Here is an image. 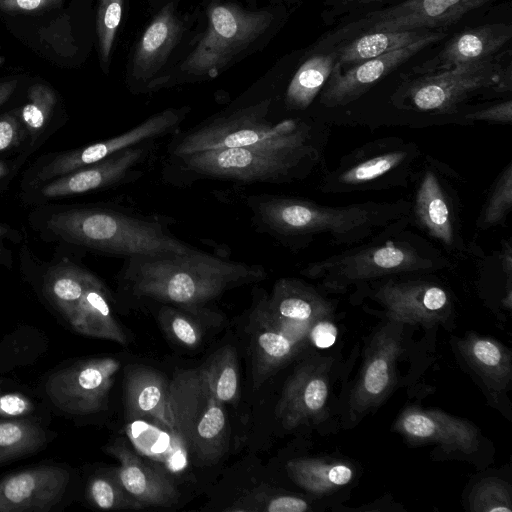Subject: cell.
I'll list each match as a JSON object with an SVG mask.
<instances>
[{"mask_svg":"<svg viewBox=\"0 0 512 512\" xmlns=\"http://www.w3.org/2000/svg\"><path fill=\"white\" fill-rule=\"evenodd\" d=\"M246 203L259 233L269 234L293 249L307 247L320 236L329 244L356 246L411 223V202L404 199L332 207L300 198L259 194L250 195Z\"/></svg>","mask_w":512,"mask_h":512,"instance_id":"6da1fadb","label":"cell"},{"mask_svg":"<svg viewBox=\"0 0 512 512\" xmlns=\"http://www.w3.org/2000/svg\"><path fill=\"white\" fill-rule=\"evenodd\" d=\"M266 277L261 265L191 248L126 258L118 278L122 290L134 299H149L193 311L228 290Z\"/></svg>","mask_w":512,"mask_h":512,"instance_id":"7a4b0ae2","label":"cell"},{"mask_svg":"<svg viewBox=\"0 0 512 512\" xmlns=\"http://www.w3.org/2000/svg\"><path fill=\"white\" fill-rule=\"evenodd\" d=\"M31 225L47 240L129 258L193 248L168 228L165 217L143 216L102 207H44L35 210Z\"/></svg>","mask_w":512,"mask_h":512,"instance_id":"3957f363","label":"cell"},{"mask_svg":"<svg viewBox=\"0 0 512 512\" xmlns=\"http://www.w3.org/2000/svg\"><path fill=\"white\" fill-rule=\"evenodd\" d=\"M322 144L221 148L167 156L163 178L176 186L199 180L236 183H290L306 178L320 164Z\"/></svg>","mask_w":512,"mask_h":512,"instance_id":"277c9868","label":"cell"},{"mask_svg":"<svg viewBox=\"0 0 512 512\" xmlns=\"http://www.w3.org/2000/svg\"><path fill=\"white\" fill-rule=\"evenodd\" d=\"M400 228L339 254L306 265L301 274L341 292L401 274L428 273L451 266L450 259L421 236Z\"/></svg>","mask_w":512,"mask_h":512,"instance_id":"5b68a950","label":"cell"},{"mask_svg":"<svg viewBox=\"0 0 512 512\" xmlns=\"http://www.w3.org/2000/svg\"><path fill=\"white\" fill-rule=\"evenodd\" d=\"M272 98L214 115L187 130L172 134L167 156L195 152L261 145H324L323 132L315 123L302 117L276 119Z\"/></svg>","mask_w":512,"mask_h":512,"instance_id":"8992f818","label":"cell"},{"mask_svg":"<svg viewBox=\"0 0 512 512\" xmlns=\"http://www.w3.org/2000/svg\"><path fill=\"white\" fill-rule=\"evenodd\" d=\"M509 55V54H508ZM505 53L449 70L404 77L392 100L400 108L431 114H452L466 101L485 93L512 88L511 62Z\"/></svg>","mask_w":512,"mask_h":512,"instance_id":"52a82bcc","label":"cell"},{"mask_svg":"<svg viewBox=\"0 0 512 512\" xmlns=\"http://www.w3.org/2000/svg\"><path fill=\"white\" fill-rule=\"evenodd\" d=\"M276 15L249 10L231 2H215L207 9V27L178 72L187 80L214 78L243 55L272 27Z\"/></svg>","mask_w":512,"mask_h":512,"instance_id":"ba28073f","label":"cell"},{"mask_svg":"<svg viewBox=\"0 0 512 512\" xmlns=\"http://www.w3.org/2000/svg\"><path fill=\"white\" fill-rule=\"evenodd\" d=\"M169 401L176 432L189 453L204 464L217 461L226 449L228 421L204 367L177 370L169 382Z\"/></svg>","mask_w":512,"mask_h":512,"instance_id":"9c48e42d","label":"cell"},{"mask_svg":"<svg viewBox=\"0 0 512 512\" xmlns=\"http://www.w3.org/2000/svg\"><path fill=\"white\" fill-rule=\"evenodd\" d=\"M421 152L414 142L389 137L368 142L342 157L322 178L320 190L342 194L406 187Z\"/></svg>","mask_w":512,"mask_h":512,"instance_id":"30bf717a","label":"cell"},{"mask_svg":"<svg viewBox=\"0 0 512 512\" xmlns=\"http://www.w3.org/2000/svg\"><path fill=\"white\" fill-rule=\"evenodd\" d=\"M495 1L498 0H401L341 20L310 50H325L374 31L442 29Z\"/></svg>","mask_w":512,"mask_h":512,"instance_id":"8fae6325","label":"cell"},{"mask_svg":"<svg viewBox=\"0 0 512 512\" xmlns=\"http://www.w3.org/2000/svg\"><path fill=\"white\" fill-rule=\"evenodd\" d=\"M189 111L188 106L168 108L112 138L78 149L45 155L28 171L30 188L102 161L129 147L172 135L180 129Z\"/></svg>","mask_w":512,"mask_h":512,"instance_id":"7c38bea8","label":"cell"},{"mask_svg":"<svg viewBox=\"0 0 512 512\" xmlns=\"http://www.w3.org/2000/svg\"><path fill=\"white\" fill-rule=\"evenodd\" d=\"M402 324L388 322L370 338L360 374L351 391L348 419L357 424L392 392L396 365L403 351Z\"/></svg>","mask_w":512,"mask_h":512,"instance_id":"4fadbf2b","label":"cell"},{"mask_svg":"<svg viewBox=\"0 0 512 512\" xmlns=\"http://www.w3.org/2000/svg\"><path fill=\"white\" fill-rule=\"evenodd\" d=\"M120 362L111 357L90 358L50 375L46 394L61 411L89 415L106 409Z\"/></svg>","mask_w":512,"mask_h":512,"instance_id":"5bb4252c","label":"cell"},{"mask_svg":"<svg viewBox=\"0 0 512 512\" xmlns=\"http://www.w3.org/2000/svg\"><path fill=\"white\" fill-rule=\"evenodd\" d=\"M153 142L129 147L102 161L33 186L31 198L46 202L133 182L143 175L141 167Z\"/></svg>","mask_w":512,"mask_h":512,"instance_id":"9a60e30c","label":"cell"},{"mask_svg":"<svg viewBox=\"0 0 512 512\" xmlns=\"http://www.w3.org/2000/svg\"><path fill=\"white\" fill-rule=\"evenodd\" d=\"M253 314L279 332L305 344L311 326L332 316V306L306 283L282 278L274 284L271 295L259 301Z\"/></svg>","mask_w":512,"mask_h":512,"instance_id":"2e32d148","label":"cell"},{"mask_svg":"<svg viewBox=\"0 0 512 512\" xmlns=\"http://www.w3.org/2000/svg\"><path fill=\"white\" fill-rule=\"evenodd\" d=\"M374 299L384 308L390 322L433 326L448 321L452 301L439 284L425 280H378Z\"/></svg>","mask_w":512,"mask_h":512,"instance_id":"e0dca14e","label":"cell"},{"mask_svg":"<svg viewBox=\"0 0 512 512\" xmlns=\"http://www.w3.org/2000/svg\"><path fill=\"white\" fill-rule=\"evenodd\" d=\"M410 208V222L449 253L464 251L459 233L455 197L436 164H427L418 175Z\"/></svg>","mask_w":512,"mask_h":512,"instance_id":"ac0fdd59","label":"cell"},{"mask_svg":"<svg viewBox=\"0 0 512 512\" xmlns=\"http://www.w3.org/2000/svg\"><path fill=\"white\" fill-rule=\"evenodd\" d=\"M443 29L434 30L408 46L368 59L347 69L334 65L319 93V102L333 108L349 104L366 93L377 82L400 67L416 54L447 37Z\"/></svg>","mask_w":512,"mask_h":512,"instance_id":"d6986e66","label":"cell"},{"mask_svg":"<svg viewBox=\"0 0 512 512\" xmlns=\"http://www.w3.org/2000/svg\"><path fill=\"white\" fill-rule=\"evenodd\" d=\"M393 429L411 443L436 444L456 458H471L480 449L481 434L473 423L438 409L406 408Z\"/></svg>","mask_w":512,"mask_h":512,"instance_id":"ffe728a7","label":"cell"},{"mask_svg":"<svg viewBox=\"0 0 512 512\" xmlns=\"http://www.w3.org/2000/svg\"><path fill=\"white\" fill-rule=\"evenodd\" d=\"M330 368L327 357L309 358L296 367L276 406V416L286 429L322 420L330 395Z\"/></svg>","mask_w":512,"mask_h":512,"instance_id":"44dd1931","label":"cell"},{"mask_svg":"<svg viewBox=\"0 0 512 512\" xmlns=\"http://www.w3.org/2000/svg\"><path fill=\"white\" fill-rule=\"evenodd\" d=\"M183 31V22L174 3H167L144 29L135 46L129 72L134 85L155 89L159 74L180 42Z\"/></svg>","mask_w":512,"mask_h":512,"instance_id":"7402d4cb","label":"cell"},{"mask_svg":"<svg viewBox=\"0 0 512 512\" xmlns=\"http://www.w3.org/2000/svg\"><path fill=\"white\" fill-rule=\"evenodd\" d=\"M69 472L44 465L24 469L0 481V512H48L62 499Z\"/></svg>","mask_w":512,"mask_h":512,"instance_id":"603a6c76","label":"cell"},{"mask_svg":"<svg viewBox=\"0 0 512 512\" xmlns=\"http://www.w3.org/2000/svg\"><path fill=\"white\" fill-rule=\"evenodd\" d=\"M511 38L512 25L504 22L463 30L453 35L434 57L412 67L405 77L433 74L491 58L500 53Z\"/></svg>","mask_w":512,"mask_h":512,"instance_id":"cb8c5ba5","label":"cell"},{"mask_svg":"<svg viewBox=\"0 0 512 512\" xmlns=\"http://www.w3.org/2000/svg\"><path fill=\"white\" fill-rule=\"evenodd\" d=\"M120 466L114 471L123 488L143 507L171 506L178 500V491L169 474L160 466L146 462L122 438L104 448Z\"/></svg>","mask_w":512,"mask_h":512,"instance_id":"d4e9b609","label":"cell"},{"mask_svg":"<svg viewBox=\"0 0 512 512\" xmlns=\"http://www.w3.org/2000/svg\"><path fill=\"white\" fill-rule=\"evenodd\" d=\"M124 395L130 418L151 419L176 431L169 401V383L160 372L144 365L127 367Z\"/></svg>","mask_w":512,"mask_h":512,"instance_id":"484cf974","label":"cell"},{"mask_svg":"<svg viewBox=\"0 0 512 512\" xmlns=\"http://www.w3.org/2000/svg\"><path fill=\"white\" fill-rule=\"evenodd\" d=\"M456 347L465 364L491 393L506 392L512 378V363L511 353L503 344L470 332L457 340Z\"/></svg>","mask_w":512,"mask_h":512,"instance_id":"4316f807","label":"cell"},{"mask_svg":"<svg viewBox=\"0 0 512 512\" xmlns=\"http://www.w3.org/2000/svg\"><path fill=\"white\" fill-rule=\"evenodd\" d=\"M126 433L138 453L167 473H180L188 466V448L176 431L145 419H135Z\"/></svg>","mask_w":512,"mask_h":512,"instance_id":"83f0119b","label":"cell"},{"mask_svg":"<svg viewBox=\"0 0 512 512\" xmlns=\"http://www.w3.org/2000/svg\"><path fill=\"white\" fill-rule=\"evenodd\" d=\"M67 321L79 334L122 345L127 343V336L112 313L107 290L96 276L88 283Z\"/></svg>","mask_w":512,"mask_h":512,"instance_id":"f1b7e54d","label":"cell"},{"mask_svg":"<svg viewBox=\"0 0 512 512\" xmlns=\"http://www.w3.org/2000/svg\"><path fill=\"white\" fill-rule=\"evenodd\" d=\"M336 59L333 48L309 50L287 85L284 94L285 108L289 111L307 109L326 84Z\"/></svg>","mask_w":512,"mask_h":512,"instance_id":"f546056e","label":"cell"},{"mask_svg":"<svg viewBox=\"0 0 512 512\" xmlns=\"http://www.w3.org/2000/svg\"><path fill=\"white\" fill-rule=\"evenodd\" d=\"M432 31L434 30L374 31L358 35L331 47L337 56L335 65L341 70L347 69L368 59L408 46Z\"/></svg>","mask_w":512,"mask_h":512,"instance_id":"4dcf8cb0","label":"cell"},{"mask_svg":"<svg viewBox=\"0 0 512 512\" xmlns=\"http://www.w3.org/2000/svg\"><path fill=\"white\" fill-rule=\"evenodd\" d=\"M252 319L254 383L258 387L267 377L288 363L304 344L279 332L253 314Z\"/></svg>","mask_w":512,"mask_h":512,"instance_id":"1f68e13d","label":"cell"},{"mask_svg":"<svg viewBox=\"0 0 512 512\" xmlns=\"http://www.w3.org/2000/svg\"><path fill=\"white\" fill-rule=\"evenodd\" d=\"M290 478L305 491L325 495L349 484L354 469L347 463L322 458H296L286 464Z\"/></svg>","mask_w":512,"mask_h":512,"instance_id":"d6a6232c","label":"cell"},{"mask_svg":"<svg viewBox=\"0 0 512 512\" xmlns=\"http://www.w3.org/2000/svg\"><path fill=\"white\" fill-rule=\"evenodd\" d=\"M94 276L72 263H60L50 267L45 274L44 291L67 320Z\"/></svg>","mask_w":512,"mask_h":512,"instance_id":"836d02e7","label":"cell"},{"mask_svg":"<svg viewBox=\"0 0 512 512\" xmlns=\"http://www.w3.org/2000/svg\"><path fill=\"white\" fill-rule=\"evenodd\" d=\"M56 104V94L48 85L37 83L29 87L27 102L19 109V115L30 151L40 145L47 134Z\"/></svg>","mask_w":512,"mask_h":512,"instance_id":"e575fe53","label":"cell"},{"mask_svg":"<svg viewBox=\"0 0 512 512\" xmlns=\"http://www.w3.org/2000/svg\"><path fill=\"white\" fill-rule=\"evenodd\" d=\"M46 442L47 433L40 425L25 419H0V464L35 453Z\"/></svg>","mask_w":512,"mask_h":512,"instance_id":"d590c367","label":"cell"},{"mask_svg":"<svg viewBox=\"0 0 512 512\" xmlns=\"http://www.w3.org/2000/svg\"><path fill=\"white\" fill-rule=\"evenodd\" d=\"M211 389L222 403H235L239 394L237 354L230 345L218 349L204 366Z\"/></svg>","mask_w":512,"mask_h":512,"instance_id":"8d00e7d4","label":"cell"},{"mask_svg":"<svg viewBox=\"0 0 512 512\" xmlns=\"http://www.w3.org/2000/svg\"><path fill=\"white\" fill-rule=\"evenodd\" d=\"M87 497L92 505L104 510L143 508L123 488L114 472L92 477L87 486Z\"/></svg>","mask_w":512,"mask_h":512,"instance_id":"74e56055","label":"cell"},{"mask_svg":"<svg viewBox=\"0 0 512 512\" xmlns=\"http://www.w3.org/2000/svg\"><path fill=\"white\" fill-rule=\"evenodd\" d=\"M512 207V162L497 177L487 198L478 226L487 229L503 225Z\"/></svg>","mask_w":512,"mask_h":512,"instance_id":"f35d334b","label":"cell"},{"mask_svg":"<svg viewBox=\"0 0 512 512\" xmlns=\"http://www.w3.org/2000/svg\"><path fill=\"white\" fill-rule=\"evenodd\" d=\"M509 486L500 479L486 478L477 483L470 496V510L474 512H511Z\"/></svg>","mask_w":512,"mask_h":512,"instance_id":"ab89813d","label":"cell"},{"mask_svg":"<svg viewBox=\"0 0 512 512\" xmlns=\"http://www.w3.org/2000/svg\"><path fill=\"white\" fill-rule=\"evenodd\" d=\"M124 0H100L97 12L96 31L100 59L108 65L116 34L121 23Z\"/></svg>","mask_w":512,"mask_h":512,"instance_id":"60d3db41","label":"cell"},{"mask_svg":"<svg viewBox=\"0 0 512 512\" xmlns=\"http://www.w3.org/2000/svg\"><path fill=\"white\" fill-rule=\"evenodd\" d=\"M161 321H165L171 336L180 344L196 347L202 339V331L198 322L181 308L164 307L160 313Z\"/></svg>","mask_w":512,"mask_h":512,"instance_id":"b9f144b4","label":"cell"},{"mask_svg":"<svg viewBox=\"0 0 512 512\" xmlns=\"http://www.w3.org/2000/svg\"><path fill=\"white\" fill-rule=\"evenodd\" d=\"M399 1L401 0H325L321 18L326 25H332L350 16Z\"/></svg>","mask_w":512,"mask_h":512,"instance_id":"7bdbcfd3","label":"cell"},{"mask_svg":"<svg viewBox=\"0 0 512 512\" xmlns=\"http://www.w3.org/2000/svg\"><path fill=\"white\" fill-rule=\"evenodd\" d=\"M25 139L19 109L0 115V153L18 147Z\"/></svg>","mask_w":512,"mask_h":512,"instance_id":"ee69618b","label":"cell"},{"mask_svg":"<svg viewBox=\"0 0 512 512\" xmlns=\"http://www.w3.org/2000/svg\"><path fill=\"white\" fill-rule=\"evenodd\" d=\"M470 121H485L500 124L512 122V100L507 99L464 115Z\"/></svg>","mask_w":512,"mask_h":512,"instance_id":"f6af8a7d","label":"cell"},{"mask_svg":"<svg viewBox=\"0 0 512 512\" xmlns=\"http://www.w3.org/2000/svg\"><path fill=\"white\" fill-rule=\"evenodd\" d=\"M309 510L306 500L294 495H275L260 502L253 511L305 512Z\"/></svg>","mask_w":512,"mask_h":512,"instance_id":"bcb514c9","label":"cell"},{"mask_svg":"<svg viewBox=\"0 0 512 512\" xmlns=\"http://www.w3.org/2000/svg\"><path fill=\"white\" fill-rule=\"evenodd\" d=\"M336 338L337 327L332 320V316L316 321L308 333V342L320 349L332 346Z\"/></svg>","mask_w":512,"mask_h":512,"instance_id":"7dc6e473","label":"cell"},{"mask_svg":"<svg viewBox=\"0 0 512 512\" xmlns=\"http://www.w3.org/2000/svg\"><path fill=\"white\" fill-rule=\"evenodd\" d=\"M33 410L34 405L26 396L20 393H0V416L21 417Z\"/></svg>","mask_w":512,"mask_h":512,"instance_id":"c3c4849f","label":"cell"},{"mask_svg":"<svg viewBox=\"0 0 512 512\" xmlns=\"http://www.w3.org/2000/svg\"><path fill=\"white\" fill-rule=\"evenodd\" d=\"M63 0H0V10L6 13H28L50 9Z\"/></svg>","mask_w":512,"mask_h":512,"instance_id":"681fc988","label":"cell"},{"mask_svg":"<svg viewBox=\"0 0 512 512\" xmlns=\"http://www.w3.org/2000/svg\"><path fill=\"white\" fill-rule=\"evenodd\" d=\"M21 235L11 227L0 224V265L10 267L12 264V256L10 250L6 247V241L13 243L18 242Z\"/></svg>","mask_w":512,"mask_h":512,"instance_id":"f907efd6","label":"cell"},{"mask_svg":"<svg viewBox=\"0 0 512 512\" xmlns=\"http://www.w3.org/2000/svg\"><path fill=\"white\" fill-rule=\"evenodd\" d=\"M18 84V80L10 79L0 82V107L11 97Z\"/></svg>","mask_w":512,"mask_h":512,"instance_id":"816d5d0a","label":"cell"},{"mask_svg":"<svg viewBox=\"0 0 512 512\" xmlns=\"http://www.w3.org/2000/svg\"><path fill=\"white\" fill-rule=\"evenodd\" d=\"M15 168L16 165L13 162L0 160V183L9 180Z\"/></svg>","mask_w":512,"mask_h":512,"instance_id":"f5cc1de1","label":"cell"}]
</instances>
